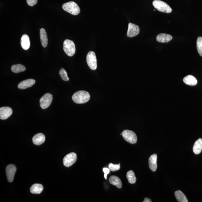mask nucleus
I'll use <instances>...</instances> for the list:
<instances>
[{"mask_svg":"<svg viewBox=\"0 0 202 202\" xmlns=\"http://www.w3.org/2000/svg\"><path fill=\"white\" fill-rule=\"evenodd\" d=\"M40 39L42 46L44 48L47 46L48 39L46 30L44 28H41L40 32Z\"/></svg>","mask_w":202,"mask_h":202,"instance_id":"nucleus-16","label":"nucleus"},{"mask_svg":"<svg viewBox=\"0 0 202 202\" xmlns=\"http://www.w3.org/2000/svg\"><path fill=\"white\" fill-rule=\"evenodd\" d=\"M140 32V28L138 25L129 23L127 33V37H132L138 35Z\"/></svg>","mask_w":202,"mask_h":202,"instance_id":"nucleus-10","label":"nucleus"},{"mask_svg":"<svg viewBox=\"0 0 202 202\" xmlns=\"http://www.w3.org/2000/svg\"><path fill=\"white\" fill-rule=\"evenodd\" d=\"M121 135H122V133H121Z\"/></svg>","mask_w":202,"mask_h":202,"instance_id":"nucleus-31","label":"nucleus"},{"mask_svg":"<svg viewBox=\"0 0 202 202\" xmlns=\"http://www.w3.org/2000/svg\"><path fill=\"white\" fill-rule=\"evenodd\" d=\"M196 47L198 53L201 56H202V37H199L198 38L196 41Z\"/></svg>","mask_w":202,"mask_h":202,"instance_id":"nucleus-25","label":"nucleus"},{"mask_svg":"<svg viewBox=\"0 0 202 202\" xmlns=\"http://www.w3.org/2000/svg\"><path fill=\"white\" fill-rule=\"evenodd\" d=\"M120 165H114L112 163H111L109 164V169L110 171L114 172V171L119 170L120 168Z\"/></svg>","mask_w":202,"mask_h":202,"instance_id":"nucleus-27","label":"nucleus"},{"mask_svg":"<svg viewBox=\"0 0 202 202\" xmlns=\"http://www.w3.org/2000/svg\"><path fill=\"white\" fill-rule=\"evenodd\" d=\"M153 6L159 11L169 13L172 12V9L168 4L160 0H155L153 2Z\"/></svg>","mask_w":202,"mask_h":202,"instance_id":"nucleus-3","label":"nucleus"},{"mask_svg":"<svg viewBox=\"0 0 202 202\" xmlns=\"http://www.w3.org/2000/svg\"><path fill=\"white\" fill-rule=\"evenodd\" d=\"M53 95L50 93H46L40 100V105L43 109H46L51 104L53 101Z\"/></svg>","mask_w":202,"mask_h":202,"instance_id":"nucleus-7","label":"nucleus"},{"mask_svg":"<svg viewBox=\"0 0 202 202\" xmlns=\"http://www.w3.org/2000/svg\"><path fill=\"white\" fill-rule=\"evenodd\" d=\"M11 69L14 73H19L24 71L26 68L22 64H17L12 66L11 67Z\"/></svg>","mask_w":202,"mask_h":202,"instance_id":"nucleus-23","label":"nucleus"},{"mask_svg":"<svg viewBox=\"0 0 202 202\" xmlns=\"http://www.w3.org/2000/svg\"><path fill=\"white\" fill-rule=\"evenodd\" d=\"M62 8L66 11L73 15H78L80 12V9L78 5L73 1L64 3L63 5Z\"/></svg>","mask_w":202,"mask_h":202,"instance_id":"nucleus-2","label":"nucleus"},{"mask_svg":"<svg viewBox=\"0 0 202 202\" xmlns=\"http://www.w3.org/2000/svg\"><path fill=\"white\" fill-rule=\"evenodd\" d=\"M90 98V94L85 91L77 92L73 95L72 99L77 104H83L89 101Z\"/></svg>","mask_w":202,"mask_h":202,"instance_id":"nucleus-1","label":"nucleus"},{"mask_svg":"<svg viewBox=\"0 0 202 202\" xmlns=\"http://www.w3.org/2000/svg\"><path fill=\"white\" fill-rule=\"evenodd\" d=\"M21 47L24 50H28L30 48V41L29 36L24 34L22 36L21 39Z\"/></svg>","mask_w":202,"mask_h":202,"instance_id":"nucleus-17","label":"nucleus"},{"mask_svg":"<svg viewBox=\"0 0 202 202\" xmlns=\"http://www.w3.org/2000/svg\"><path fill=\"white\" fill-rule=\"evenodd\" d=\"M64 50L68 56H73L75 55L76 51L74 43L70 40H65L64 43Z\"/></svg>","mask_w":202,"mask_h":202,"instance_id":"nucleus-4","label":"nucleus"},{"mask_svg":"<svg viewBox=\"0 0 202 202\" xmlns=\"http://www.w3.org/2000/svg\"><path fill=\"white\" fill-rule=\"evenodd\" d=\"M35 83V81L33 79H28L20 82L18 86L20 89L24 90L32 87Z\"/></svg>","mask_w":202,"mask_h":202,"instance_id":"nucleus-12","label":"nucleus"},{"mask_svg":"<svg viewBox=\"0 0 202 202\" xmlns=\"http://www.w3.org/2000/svg\"><path fill=\"white\" fill-rule=\"evenodd\" d=\"M77 155L75 153L72 152L67 155L64 157L63 163L65 166L69 167L75 164L77 160Z\"/></svg>","mask_w":202,"mask_h":202,"instance_id":"nucleus-8","label":"nucleus"},{"mask_svg":"<svg viewBox=\"0 0 202 202\" xmlns=\"http://www.w3.org/2000/svg\"><path fill=\"white\" fill-rule=\"evenodd\" d=\"M103 171L104 173V177L106 179H107V175L109 174V173H110V169H109L107 168H104L103 169Z\"/></svg>","mask_w":202,"mask_h":202,"instance_id":"nucleus-29","label":"nucleus"},{"mask_svg":"<svg viewBox=\"0 0 202 202\" xmlns=\"http://www.w3.org/2000/svg\"><path fill=\"white\" fill-rule=\"evenodd\" d=\"M109 182L110 183L115 186L119 189L122 188V185L121 181L118 177L115 176H112L109 178Z\"/></svg>","mask_w":202,"mask_h":202,"instance_id":"nucleus-18","label":"nucleus"},{"mask_svg":"<svg viewBox=\"0 0 202 202\" xmlns=\"http://www.w3.org/2000/svg\"><path fill=\"white\" fill-rule=\"evenodd\" d=\"M152 201L150 199L148 198H145L144 199L143 202H151Z\"/></svg>","mask_w":202,"mask_h":202,"instance_id":"nucleus-30","label":"nucleus"},{"mask_svg":"<svg viewBox=\"0 0 202 202\" xmlns=\"http://www.w3.org/2000/svg\"><path fill=\"white\" fill-rule=\"evenodd\" d=\"M86 62L89 67L92 70H95L97 68V61L96 55L94 52L90 51L86 56Z\"/></svg>","mask_w":202,"mask_h":202,"instance_id":"nucleus-6","label":"nucleus"},{"mask_svg":"<svg viewBox=\"0 0 202 202\" xmlns=\"http://www.w3.org/2000/svg\"><path fill=\"white\" fill-rule=\"evenodd\" d=\"M45 140L46 137L42 133H38L36 134L32 139L33 143L37 145H42L45 142Z\"/></svg>","mask_w":202,"mask_h":202,"instance_id":"nucleus-14","label":"nucleus"},{"mask_svg":"<svg viewBox=\"0 0 202 202\" xmlns=\"http://www.w3.org/2000/svg\"><path fill=\"white\" fill-rule=\"evenodd\" d=\"M157 156L156 154H154L150 157L149 159V165L150 169L152 171H156L157 168Z\"/></svg>","mask_w":202,"mask_h":202,"instance_id":"nucleus-13","label":"nucleus"},{"mask_svg":"<svg viewBox=\"0 0 202 202\" xmlns=\"http://www.w3.org/2000/svg\"><path fill=\"white\" fill-rule=\"evenodd\" d=\"M173 39L172 36L165 33H160L157 36L156 41L161 43H166L169 42Z\"/></svg>","mask_w":202,"mask_h":202,"instance_id":"nucleus-15","label":"nucleus"},{"mask_svg":"<svg viewBox=\"0 0 202 202\" xmlns=\"http://www.w3.org/2000/svg\"><path fill=\"white\" fill-rule=\"evenodd\" d=\"M175 196L178 201L179 202H188L186 196L181 191L178 190L175 192Z\"/></svg>","mask_w":202,"mask_h":202,"instance_id":"nucleus-22","label":"nucleus"},{"mask_svg":"<svg viewBox=\"0 0 202 202\" xmlns=\"http://www.w3.org/2000/svg\"><path fill=\"white\" fill-rule=\"evenodd\" d=\"M122 136L126 141L129 143L134 144L137 142V137L136 133L129 130H125L122 133Z\"/></svg>","mask_w":202,"mask_h":202,"instance_id":"nucleus-5","label":"nucleus"},{"mask_svg":"<svg viewBox=\"0 0 202 202\" xmlns=\"http://www.w3.org/2000/svg\"><path fill=\"white\" fill-rule=\"evenodd\" d=\"M12 113L11 108L9 107H3L0 108V119L5 120L8 119Z\"/></svg>","mask_w":202,"mask_h":202,"instance_id":"nucleus-11","label":"nucleus"},{"mask_svg":"<svg viewBox=\"0 0 202 202\" xmlns=\"http://www.w3.org/2000/svg\"><path fill=\"white\" fill-rule=\"evenodd\" d=\"M59 74L60 75L61 78H62L63 80L65 81H68L69 80V79L68 78V76L67 73L65 70L64 69V68H62L59 70Z\"/></svg>","mask_w":202,"mask_h":202,"instance_id":"nucleus-26","label":"nucleus"},{"mask_svg":"<svg viewBox=\"0 0 202 202\" xmlns=\"http://www.w3.org/2000/svg\"><path fill=\"white\" fill-rule=\"evenodd\" d=\"M27 3L29 6L33 7L37 4V0H26Z\"/></svg>","mask_w":202,"mask_h":202,"instance_id":"nucleus-28","label":"nucleus"},{"mask_svg":"<svg viewBox=\"0 0 202 202\" xmlns=\"http://www.w3.org/2000/svg\"><path fill=\"white\" fill-rule=\"evenodd\" d=\"M183 81L185 84L190 86H195L197 83V79L195 77L191 75H187L185 77Z\"/></svg>","mask_w":202,"mask_h":202,"instance_id":"nucleus-19","label":"nucleus"},{"mask_svg":"<svg viewBox=\"0 0 202 202\" xmlns=\"http://www.w3.org/2000/svg\"><path fill=\"white\" fill-rule=\"evenodd\" d=\"M44 190V187L40 184H35L30 187V192L33 194H40Z\"/></svg>","mask_w":202,"mask_h":202,"instance_id":"nucleus-21","label":"nucleus"},{"mask_svg":"<svg viewBox=\"0 0 202 202\" xmlns=\"http://www.w3.org/2000/svg\"><path fill=\"white\" fill-rule=\"evenodd\" d=\"M127 178L128 182L131 184H134L136 183V178L134 174V173L132 170H130L127 173Z\"/></svg>","mask_w":202,"mask_h":202,"instance_id":"nucleus-24","label":"nucleus"},{"mask_svg":"<svg viewBox=\"0 0 202 202\" xmlns=\"http://www.w3.org/2000/svg\"><path fill=\"white\" fill-rule=\"evenodd\" d=\"M17 171L15 166L14 165H10L6 168V173L7 179L10 182H12L14 180V176Z\"/></svg>","mask_w":202,"mask_h":202,"instance_id":"nucleus-9","label":"nucleus"},{"mask_svg":"<svg viewBox=\"0 0 202 202\" xmlns=\"http://www.w3.org/2000/svg\"><path fill=\"white\" fill-rule=\"evenodd\" d=\"M193 151L195 154L198 155L202 151V139L200 138L196 141L194 144Z\"/></svg>","mask_w":202,"mask_h":202,"instance_id":"nucleus-20","label":"nucleus"}]
</instances>
